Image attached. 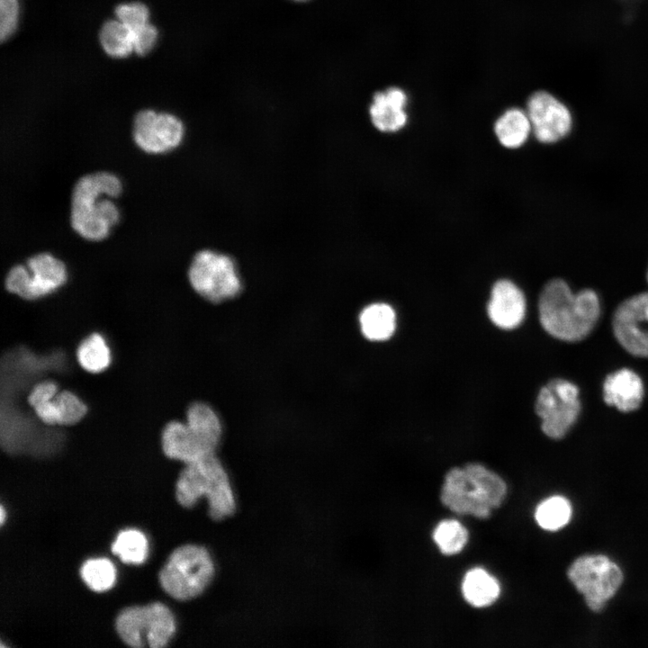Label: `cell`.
I'll use <instances>...</instances> for the list:
<instances>
[{
	"instance_id": "obj_1",
	"label": "cell",
	"mask_w": 648,
	"mask_h": 648,
	"mask_svg": "<svg viewBox=\"0 0 648 648\" xmlns=\"http://www.w3.org/2000/svg\"><path fill=\"white\" fill-rule=\"evenodd\" d=\"M122 192L121 179L112 172L95 171L81 176L70 194L72 230L90 242L105 239L120 220V210L112 199Z\"/></svg>"
},
{
	"instance_id": "obj_7",
	"label": "cell",
	"mask_w": 648,
	"mask_h": 648,
	"mask_svg": "<svg viewBox=\"0 0 648 648\" xmlns=\"http://www.w3.org/2000/svg\"><path fill=\"white\" fill-rule=\"evenodd\" d=\"M65 263L50 252L29 256L25 264L11 266L4 277L5 290L25 301H35L50 295L68 281Z\"/></svg>"
},
{
	"instance_id": "obj_12",
	"label": "cell",
	"mask_w": 648,
	"mask_h": 648,
	"mask_svg": "<svg viewBox=\"0 0 648 648\" xmlns=\"http://www.w3.org/2000/svg\"><path fill=\"white\" fill-rule=\"evenodd\" d=\"M612 327L616 340L628 353L648 357V292L622 302L615 310Z\"/></svg>"
},
{
	"instance_id": "obj_18",
	"label": "cell",
	"mask_w": 648,
	"mask_h": 648,
	"mask_svg": "<svg viewBox=\"0 0 648 648\" xmlns=\"http://www.w3.org/2000/svg\"><path fill=\"white\" fill-rule=\"evenodd\" d=\"M463 468L478 497L491 509L500 507L507 495L504 480L479 463H470Z\"/></svg>"
},
{
	"instance_id": "obj_3",
	"label": "cell",
	"mask_w": 648,
	"mask_h": 648,
	"mask_svg": "<svg viewBox=\"0 0 648 648\" xmlns=\"http://www.w3.org/2000/svg\"><path fill=\"white\" fill-rule=\"evenodd\" d=\"M222 436V424L216 410L207 402L194 400L185 410L184 420H168L160 432L164 454L189 464L216 454Z\"/></svg>"
},
{
	"instance_id": "obj_21",
	"label": "cell",
	"mask_w": 648,
	"mask_h": 648,
	"mask_svg": "<svg viewBox=\"0 0 648 648\" xmlns=\"http://www.w3.org/2000/svg\"><path fill=\"white\" fill-rule=\"evenodd\" d=\"M462 593L471 606L485 608L498 599L500 587L499 581L487 571L482 568H472L463 579Z\"/></svg>"
},
{
	"instance_id": "obj_19",
	"label": "cell",
	"mask_w": 648,
	"mask_h": 648,
	"mask_svg": "<svg viewBox=\"0 0 648 648\" xmlns=\"http://www.w3.org/2000/svg\"><path fill=\"white\" fill-rule=\"evenodd\" d=\"M75 356L81 369L92 374L109 368L113 358L109 341L100 331H91L83 337L76 346Z\"/></svg>"
},
{
	"instance_id": "obj_15",
	"label": "cell",
	"mask_w": 648,
	"mask_h": 648,
	"mask_svg": "<svg viewBox=\"0 0 648 648\" xmlns=\"http://www.w3.org/2000/svg\"><path fill=\"white\" fill-rule=\"evenodd\" d=\"M440 500L444 506L459 515L486 518L492 510L475 493L464 468L454 467L446 472Z\"/></svg>"
},
{
	"instance_id": "obj_13",
	"label": "cell",
	"mask_w": 648,
	"mask_h": 648,
	"mask_svg": "<svg viewBox=\"0 0 648 648\" xmlns=\"http://www.w3.org/2000/svg\"><path fill=\"white\" fill-rule=\"evenodd\" d=\"M526 112L532 132L540 142H556L572 130V116L569 108L548 92L534 93L527 100Z\"/></svg>"
},
{
	"instance_id": "obj_35",
	"label": "cell",
	"mask_w": 648,
	"mask_h": 648,
	"mask_svg": "<svg viewBox=\"0 0 648 648\" xmlns=\"http://www.w3.org/2000/svg\"><path fill=\"white\" fill-rule=\"evenodd\" d=\"M647 277H648V274H647Z\"/></svg>"
},
{
	"instance_id": "obj_4",
	"label": "cell",
	"mask_w": 648,
	"mask_h": 648,
	"mask_svg": "<svg viewBox=\"0 0 648 648\" xmlns=\"http://www.w3.org/2000/svg\"><path fill=\"white\" fill-rule=\"evenodd\" d=\"M205 498L208 514L214 521L232 517L238 507L236 492L228 472L216 454L185 464L176 483V499L185 508Z\"/></svg>"
},
{
	"instance_id": "obj_23",
	"label": "cell",
	"mask_w": 648,
	"mask_h": 648,
	"mask_svg": "<svg viewBox=\"0 0 648 648\" xmlns=\"http://www.w3.org/2000/svg\"><path fill=\"white\" fill-rule=\"evenodd\" d=\"M104 51L113 58H124L134 51L130 30L119 20L107 21L100 32Z\"/></svg>"
},
{
	"instance_id": "obj_11",
	"label": "cell",
	"mask_w": 648,
	"mask_h": 648,
	"mask_svg": "<svg viewBox=\"0 0 648 648\" xmlns=\"http://www.w3.org/2000/svg\"><path fill=\"white\" fill-rule=\"evenodd\" d=\"M184 125L177 116L144 109L133 118L131 135L140 150L156 155L176 148L184 140Z\"/></svg>"
},
{
	"instance_id": "obj_24",
	"label": "cell",
	"mask_w": 648,
	"mask_h": 648,
	"mask_svg": "<svg viewBox=\"0 0 648 648\" xmlns=\"http://www.w3.org/2000/svg\"><path fill=\"white\" fill-rule=\"evenodd\" d=\"M111 550L125 563L140 564L148 556V541L139 530H122L112 544Z\"/></svg>"
},
{
	"instance_id": "obj_31",
	"label": "cell",
	"mask_w": 648,
	"mask_h": 648,
	"mask_svg": "<svg viewBox=\"0 0 648 648\" xmlns=\"http://www.w3.org/2000/svg\"><path fill=\"white\" fill-rule=\"evenodd\" d=\"M58 382L51 379H44L34 382L29 389L26 400L32 408L35 405L50 400L59 391Z\"/></svg>"
},
{
	"instance_id": "obj_10",
	"label": "cell",
	"mask_w": 648,
	"mask_h": 648,
	"mask_svg": "<svg viewBox=\"0 0 648 648\" xmlns=\"http://www.w3.org/2000/svg\"><path fill=\"white\" fill-rule=\"evenodd\" d=\"M568 577L593 611L601 610L623 581L621 569L605 555L576 559L568 570Z\"/></svg>"
},
{
	"instance_id": "obj_32",
	"label": "cell",
	"mask_w": 648,
	"mask_h": 648,
	"mask_svg": "<svg viewBox=\"0 0 648 648\" xmlns=\"http://www.w3.org/2000/svg\"><path fill=\"white\" fill-rule=\"evenodd\" d=\"M134 51L139 55L147 54L155 45L158 38V31L149 22L132 32Z\"/></svg>"
},
{
	"instance_id": "obj_30",
	"label": "cell",
	"mask_w": 648,
	"mask_h": 648,
	"mask_svg": "<svg viewBox=\"0 0 648 648\" xmlns=\"http://www.w3.org/2000/svg\"><path fill=\"white\" fill-rule=\"evenodd\" d=\"M19 17L17 0H0V39L7 40L15 31Z\"/></svg>"
},
{
	"instance_id": "obj_5",
	"label": "cell",
	"mask_w": 648,
	"mask_h": 648,
	"mask_svg": "<svg viewBox=\"0 0 648 648\" xmlns=\"http://www.w3.org/2000/svg\"><path fill=\"white\" fill-rule=\"evenodd\" d=\"M215 573L216 564L209 550L188 544L173 551L158 578L169 596L186 601L199 597L212 583Z\"/></svg>"
},
{
	"instance_id": "obj_34",
	"label": "cell",
	"mask_w": 648,
	"mask_h": 648,
	"mask_svg": "<svg viewBox=\"0 0 648 648\" xmlns=\"http://www.w3.org/2000/svg\"><path fill=\"white\" fill-rule=\"evenodd\" d=\"M292 1L303 3V2H307V1H309V0H292Z\"/></svg>"
},
{
	"instance_id": "obj_20",
	"label": "cell",
	"mask_w": 648,
	"mask_h": 648,
	"mask_svg": "<svg viewBox=\"0 0 648 648\" xmlns=\"http://www.w3.org/2000/svg\"><path fill=\"white\" fill-rule=\"evenodd\" d=\"M358 320L362 334L372 341L389 339L396 328L395 310L385 302L366 305L361 310Z\"/></svg>"
},
{
	"instance_id": "obj_2",
	"label": "cell",
	"mask_w": 648,
	"mask_h": 648,
	"mask_svg": "<svg viewBox=\"0 0 648 648\" xmlns=\"http://www.w3.org/2000/svg\"><path fill=\"white\" fill-rule=\"evenodd\" d=\"M539 320L552 337L567 342L584 339L593 330L600 315L597 293L590 289L573 293L562 279H553L543 287L538 299Z\"/></svg>"
},
{
	"instance_id": "obj_22",
	"label": "cell",
	"mask_w": 648,
	"mask_h": 648,
	"mask_svg": "<svg viewBox=\"0 0 648 648\" xmlns=\"http://www.w3.org/2000/svg\"><path fill=\"white\" fill-rule=\"evenodd\" d=\"M495 134L500 144L508 148L522 146L532 132L526 110L510 108L504 112L494 124Z\"/></svg>"
},
{
	"instance_id": "obj_16",
	"label": "cell",
	"mask_w": 648,
	"mask_h": 648,
	"mask_svg": "<svg viewBox=\"0 0 648 648\" xmlns=\"http://www.w3.org/2000/svg\"><path fill=\"white\" fill-rule=\"evenodd\" d=\"M644 383L634 371L622 368L608 374L603 383V398L620 411L637 410L644 398Z\"/></svg>"
},
{
	"instance_id": "obj_29",
	"label": "cell",
	"mask_w": 648,
	"mask_h": 648,
	"mask_svg": "<svg viewBox=\"0 0 648 648\" xmlns=\"http://www.w3.org/2000/svg\"><path fill=\"white\" fill-rule=\"evenodd\" d=\"M120 22L128 27L131 33L148 23V10L147 6L139 2L122 4L115 9Z\"/></svg>"
},
{
	"instance_id": "obj_26",
	"label": "cell",
	"mask_w": 648,
	"mask_h": 648,
	"mask_svg": "<svg viewBox=\"0 0 648 648\" xmlns=\"http://www.w3.org/2000/svg\"><path fill=\"white\" fill-rule=\"evenodd\" d=\"M432 536L443 554L453 555L464 548L469 535L467 529L459 521L447 519L437 524Z\"/></svg>"
},
{
	"instance_id": "obj_17",
	"label": "cell",
	"mask_w": 648,
	"mask_h": 648,
	"mask_svg": "<svg viewBox=\"0 0 648 648\" xmlns=\"http://www.w3.org/2000/svg\"><path fill=\"white\" fill-rule=\"evenodd\" d=\"M407 94L399 87H390L374 94L369 107L373 125L382 132H395L407 123Z\"/></svg>"
},
{
	"instance_id": "obj_14",
	"label": "cell",
	"mask_w": 648,
	"mask_h": 648,
	"mask_svg": "<svg viewBox=\"0 0 648 648\" xmlns=\"http://www.w3.org/2000/svg\"><path fill=\"white\" fill-rule=\"evenodd\" d=\"M526 309L525 295L512 281L501 279L493 284L487 313L496 327L504 330L518 328L525 318Z\"/></svg>"
},
{
	"instance_id": "obj_28",
	"label": "cell",
	"mask_w": 648,
	"mask_h": 648,
	"mask_svg": "<svg viewBox=\"0 0 648 648\" xmlns=\"http://www.w3.org/2000/svg\"><path fill=\"white\" fill-rule=\"evenodd\" d=\"M53 401L58 414V426H73L80 422L88 412L87 403L70 389H60Z\"/></svg>"
},
{
	"instance_id": "obj_9",
	"label": "cell",
	"mask_w": 648,
	"mask_h": 648,
	"mask_svg": "<svg viewBox=\"0 0 648 648\" xmlns=\"http://www.w3.org/2000/svg\"><path fill=\"white\" fill-rule=\"evenodd\" d=\"M535 410L541 418L542 431L551 438H562L580 412L579 389L567 380L553 379L540 389Z\"/></svg>"
},
{
	"instance_id": "obj_8",
	"label": "cell",
	"mask_w": 648,
	"mask_h": 648,
	"mask_svg": "<svg viewBox=\"0 0 648 648\" xmlns=\"http://www.w3.org/2000/svg\"><path fill=\"white\" fill-rule=\"evenodd\" d=\"M115 627L120 638L129 646L140 648L147 644L161 648L175 634L176 621L166 606L155 602L122 609L116 617Z\"/></svg>"
},
{
	"instance_id": "obj_33",
	"label": "cell",
	"mask_w": 648,
	"mask_h": 648,
	"mask_svg": "<svg viewBox=\"0 0 648 648\" xmlns=\"http://www.w3.org/2000/svg\"><path fill=\"white\" fill-rule=\"evenodd\" d=\"M4 508L1 507V508H0V521H1V524L4 523Z\"/></svg>"
},
{
	"instance_id": "obj_25",
	"label": "cell",
	"mask_w": 648,
	"mask_h": 648,
	"mask_svg": "<svg viewBox=\"0 0 648 648\" xmlns=\"http://www.w3.org/2000/svg\"><path fill=\"white\" fill-rule=\"evenodd\" d=\"M572 507L567 499L552 496L542 501L536 508L535 518L542 528L555 531L564 526L571 518Z\"/></svg>"
},
{
	"instance_id": "obj_6",
	"label": "cell",
	"mask_w": 648,
	"mask_h": 648,
	"mask_svg": "<svg viewBox=\"0 0 648 648\" xmlns=\"http://www.w3.org/2000/svg\"><path fill=\"white\" fill-rule=\"evenodd\" d=\"M187 279L198 295L213 303L234 298L242 289L234 259L209 248L194 255L187 269Z\"/></svg>"
},
{
	"instance_id": "obj_27",
	"label": "cell",
	"mask_w": 648,
	"mask_h": 648,
	"mask_svg": "<svg viewBox=\"0 0 648 648\" xmlns=\"http://www.w3.org/2000/svg\"><path fill=\"white\" fill-rule=\"evenodd\" d=\"M80 576L89 589L102 592L113 586L116 572L108 559L95 558L89 559L82 564Z\"/></svg>"
}]
</instances>
